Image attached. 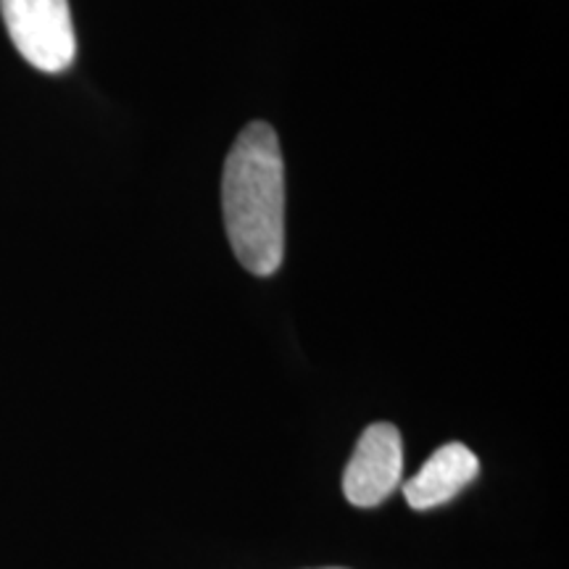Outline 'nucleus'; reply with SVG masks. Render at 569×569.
<instances>
[{
	"mask_svg": "<svg viewBox=\"0 0 569 569\" xmlns=\"http://www.w3.org/2000/svg\"><path fill=\"white\" fill-rule=\"evenodd\" d=\"M480 475V459L465 443L440 446L415 478L403 482V496L417 511L436 509L459 496Z\"/></svg>",
	"mask_w": 569,
	"mask_h": 569,
	"instance_id": "20e7f679",
	"label": "nucleus"
},
{
	"mask_svg": "<svg viewBox=\"0 0 569 569\" xmlns=\"http://www.w3.org/2000/svg\"><path fill=\"white\" fill-rule=\"evenodd\" d=\"M222 209L234 259L256 277L274 274L284 256V161L267 122L248 124L224 163Z\"/></svg>",
	"mask_w": 569,
	"mask_h": 569,
	"instance_id": "f257e3e1",
	"label": "nucleus"
},
{
	"mask_svg": "<svg viewBox=\"0 0 569 569\" xmlns=\"http://www.w3.org/2000/svg\"><path fill=\"white\" fill-rule=\"evenodd\" d=\"M6 30L21 59L46 74H61L74 63L77 38L69 0H0Z\"/></svg>",
	"mask_w": 569,
	"mask_h": 569,
	"instance_id": "f03ea898",
	"label": "nucleus"
},
{
	"mask_svg": "<svg viewBox=\"0 0 569 569\" xmlns=\"http://www.w3.org/2000/svg\"><path fill=\"white\" fill-rule=\"evenodd\" d=\"M327 569H340V567H327Z\"/></svg>",
	"mask_w": 569,
	"mask_h": 569,
	"instance_id": "39448f33",
	"label": "nucleus"
},
{
	"mask_svg": "<svg viewBox=\"0 0 569 569\" xmlns=\"http://www.w3.org/2000/svg\"><path fill=\"white\" fill-rule=\"evenodd\" d=\"M403 478V443L393 425L377 422L361 432L343 472V496L359 509L380 507Z\"/></svg>",
	"mask_w": 569,
	"mask_h": 569,
	"instance_id": "7ed1b4c3",
	"label": "nucleus"
}]
</instances>
